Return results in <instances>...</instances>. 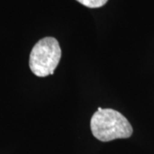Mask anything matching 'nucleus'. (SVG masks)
Masks as SVG:
<instances>
[{"instance_id":"nucleus-1","label":"nucleus","mask_w":154,"mask_h":154,"mask_svg":"<svg viewBox=\"0 0 154 154\" xmlns=\"http://www.w3.org/2000/svg\"><path fill=\"white\" fill-rule=\"evenodd\" d=\"M91 130L96 139L107 142L116 139H127L133 134L129 122L117 110L101 109L91 118Z\"/></svg>"},{"instance_id":"nucleus-2","label":"nucleus","mask_w":154,"mask_h":154,"mask_svg":"<svg viewBox=\"0 0 154 154\" xmlns=\"http://www.w3.org/2000/svg\"><path fill=\"white\" fill-rule=\"evenodd\" d=\"M62 51L58 41L53 37L38 40L32 49L29 57L31 71L38 77L53 75L61 59Z\"/></svg>"},{"instance_id":"nucleus-3","label":"nucleus","mask_w":154,"mask_h":154,"mask_svg":"<svg viewBox=\"0 0 154 154\" xmlns=\"http://www.w3.org/2000/svg\"><path fill=\"white\" fill-rule=\"evenodd\" d=\"M76 1L88 8H99L105 5L108 0H76Z\"/></svg>"}]
</instances>
